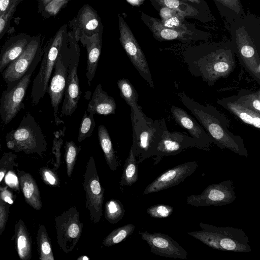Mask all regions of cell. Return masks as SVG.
Here are the masks:
<instances>
[{
    "label": "cell",
    "mask_w": 260,
    "mask_h": 260,
    "mask_svg": "<svg viewBox=\"0 0 260 260\" xmlns=\"http://www.w3.org/2000/svg\"><path fill=\"white\" fill-rule=\"evenodd\" d=\"M184 59L191 74L209 86L227 77L236 67L234 48L229 45L196 48L187 52Z\"/></svg>",
    "instance_id": "1"
},
{
    "label": "cell",
    "mask_w": 260,
    "mask_h": 260,
    "mask_svg": "<svg viewBox=\"0 0 260 260\" xmlns=\"http://www.w3.org/2000/svg\"><path fill=\"white\" fill-rule=\"evenodd\" d=\"M179 97L206 131L211 142L220 149H228L240 156H248L243 139L229 129L228 119L223 114L213 106L195 101L185 92L180 93Z\"/></svg>",
    "instance_id": "2"
},
{
    "label": "cell",
    "mask_w": 260,
    "mask_h": 260,
    "mask_svg": "<svg viewBox=\"0 0 260 260\" xmlns=\"http://www.w3.org/2000/svg\"><path fill=\"white\" fill-rule=\"evenodd\" d=\"M131 118L133 131L131 147L138 158V164L153 156L166 123L164 118L153 120L148 117L141 108L131 109Z\"/></svg>",
    "instance_id": "3"
},
{
    "label": "cell",
    "mask_w": 260,
    "mask_h": 260,
    "mask_svg": "<svg viewBox=\"0 0 260 260\" xmlns=\"http://www.w3.org/2000/svg\"><path fill=\"white\" fill-rule=\"evenodd\" d=\"M201 230L187 234L210 248L220 251L250 252L248 237L241 229L220 227L200 222Z\"/></svg>",
    "instance_id": "4"
},
{
    "label": "cell",
    "mask_w": 260,
    "mask_h": 260,
    "mask_svg": "<svg viewBox=\"0 0 260 260\" xmlns=\"http://www.w3.org/2000/svg\"><path fill=\"white\" fill-rule=\"evenodd\" d=\"M7 147L14 152L42 156L47 150V142L40 125L30 112L23 116L19 126L6 136Z\"/></svg>",
    "instance_id": "5"
},
{
    "label": "cell",
    "mask_w": 260,
    "mask_h": 260,
    "mask_svg": "<svg viewBox=\"0 0 260 260\" xmlns=\"http://www.w3.org/2000/svg\"><path fill=\"white\" fill-rule=\"evenodd\" d=\"M44 49L35 57L28 70L12 88L5 90L0 99V117L5 124H9L24 107L23 101L31 76L41 61Z\"/></svg>",
    "instance_id": "6"
},
{
    "label": "cell",
    "mask_w": 260,
    "mask_h": 260,
    "mask_svg": "<svg viewBox=\"0 0 260 260\" xmlns=\"http://www.w3.org/2000/svg\"><path fill=\"white\" fill-rule=\"evenodd\" d=\"M63 42L62 32L59 31L44 49L39 72L34 79L31 91L32 103H39L47 92L49 81Z\"/></svg>",
    "instance_id": "7"
},
{
    "label": "cell",
    "mask_w": 260,
    "mask_h": 260,
    "mask_svg": "<svg viewBox=\"0 0 260 260\" xmlns=\"http://www.w3.org/2000/svg\"><path fill=\"white\" fill-rule=\"evenodd\" d=\"M55 229L57 244L66 253L71 252L79 241L83 224L80 221V214L75 207L56 217Z\"/></svg>",
    "instance_id": "8"
},
{
    "label": "cell",
    "mask_w": 260,
    "mask_h": 260,
    "mask_svg": "<svg viewBox=\"0 0 260 260\" xmlns=\"http://www.w3.org/2000/svg\"><path fill=\"white\" fill-rule=\"evenodd\" d=\"M86 193V207L89 212L91 222L97 223L103 215L102 206L105 190L102 186L93 157H89L83 182Z\"/></svg>",
    "instance_id": "9"
},
{
    "label": "cell",
    "mask_w": 260,
    "mask_h": 260,
    "mask_svg": "<svg viewBox=\"0 0 260 260\" xmlns=\"http://www.w3.org/2000/svg\"><path fill=\"white\" fill-rule=\"evenodd\" d=\"M70 55L71 49L65 47L62 44L54 65L52 77L47 89V92L50 98L55 122L57 125L61 122L58 117V108L65 91Z\"/></svg>",
    "instance_id": "10"
},
{
    "label": "cell",
    "mask_w": 260,
    "mask_h": 260,
    "mask_svg": "<svg viewBox=\"0 0 260 260\" xmlns=\"http://www.w3.org/2000/svg\"><path fill=\"white\" fill-rule=\"evenodd\" d=\"M119 40L131 62L149 85L154 88L148 62L137 40L123 18L118 15Z\"/></svg>",
    "instance_id": "11"
},
{
    "label": "cell",
    "mask_w": 260,
    "mask_h": 260,
    "mask_svg": "<svg viewBox=\"0 0 260 260\" xmlns=\"http://www.w3.org/2000/svg\"><path fill=\"white\" fill-rule=\"evenodd\" d=\"M234 182L226 180L209 185L200 194L188 196L186 203L197 207L230 204L237 198Z\"/></svg>",
    "instance_id": "12"
},
{
    "label": "cell",
    "mask_w": 260,
    "mask_h": 260,
    "mask_svg": "<svg viewBox=\"0 0 260 260\" xmlns=\"http://www.w3.org/2000/svg\"><path fill=\"white\" fill-rule=\"evenodd\" d=\"M41 38L33 36L23 53L10 63L2 73L7 84L6 89L12 88L23 76L37 55L42 50Z\"/></svg>",
    "instance_id": "13"
},
{
    "label": "cell",
    "mask_w": 260,
    "mask_h": 260,
    "mask_svg": "<svg viewBox=\"0 0 260 260\" xmlns=\"http://www.w3.org/2000/svg\"><path fill=\"white\" fill-rule=\"evenodd\" d=\"M236 34L234 52L246 71L260 84V55L256 45L244 30Z\"/></svg>",
    "instance_id": "14"
},
{
    "label": "cell",
    "mask_w": 260,
    "mask_h": 260,
    "mask_svg": "<svg viewBox=\"0 0 260 260\" xmlns=\"http://www.w3.org/2000/svg\"><path fill=\"white\" fill-rule=\"evenodd\" d=\"M75 47L71 48L64 98L61 110V115L64 116H71L73 113L78 107L80 97L79 80L77 74L79 50L78 48Z\"/></svg>",
    "instance_id": "15"
},
{
    "label": "cell",
    "mask_w": 260,
    "mask_h": 260,
    "mask_svg": "<svg viewBox=\"0 0 260 260\" xmlns=\"http://www.w3.org/2000/svg\"><path fill=\"white\" fill-rule=\"evenodd\" d=\"M192 147L200 148L195 139L179 132H170L166 124L153 156L161 158L176 155Z\"/></svg>",
    "instance_id": "16"
},
{
    "label": "cell",
    "mask_w": 260,
    "mask_h": 260,
    "mask_svg": "<svg viewBox=\"0 0 260 260\" xmlns=\"http://www.w3.org/2000/svg\"><path fill=\"white\" fill-rule=\"evenodd\" d=\"M198 165L196 161L185 162L167 170L144 189L143 194L158 192L182 182L196 170Z\"/></svg>",
    "instance_id": "17"
},
{
    "label": "cell",
    "mask_w": 260,
    "mask_h": 260,
    "mask_svg": "<svg viewBox=\"0 0 260 260\" xmlns=\"http://www.w3.org/2000/svg\"><path fill=\"white\" fill-rule=\"evenodd\" d=\"M139 234L147 243L153 253L166 257L187 259V251L169 235L147 231L140 232Z\"/></svg>",
    "instance_id": "18"
},
{
    "label": "cell",
    "mask_w": 260,
    "mask_h": 260,
    "mask_svg": "<svg viewBox=\"0 0 260 260\" xmlns=\"http://www.w3.org/2000/svg\"><path fill=\"white\" fill-rule=\"evenodd\" d=\"M175 122L186 129L199 145V148L207 149L211 141L203 126L183 109L172 105L170 110Z\"/></svg>",
    "instance_id": "19"
},
{
    "label": "cell",
    "mask_w": 260,
    "mask_h": 260,
    "mask_svg": "<svg viewBox=\"0 0 260 260\" xmlns=\"http://www.w3.org/2000/svg\"><path fill=\"white\" fill-rule=\"evenodd\" d=\"M143 21L148 26L154 37L159 41L179 40L192 41L197 39L193 32L180 31L164 26L160 20L142 13Z\"/></svg>",
    "instance_id": "20"
},
{
    "label": "cell",
    "mask_w": 260,
    "mask_h": 260,
    "mask_svg": "<svg viewBox=\"0 0 260 260\" xmlns=\"http://www.w3.org/2000/svg\"><path fill=\"white\" fill-rule=\"evenodd\" d=\"M32 38L24 33H20L6 42L0 53V73L23 53Z\"/></svg>",
    "instance_id": "21"
},
{
    "label": "cell",
    "mask_w": 260,
    "mask_h": 260,
    "mask_svg": "<svg viewBox=\"0 0 260 260\" xmlns=\"http://www.w3.org/2000/svg\"><path fill=\"white\" fill-rule=\"evenodd\" d=\"M217 103L243 123L259 130L260 114L237 102L232 95L218 99Z\"/></svg>",
    "instance_id": "22"
},
{
    "label": "cell",
    "mask_w": 260,
    "mask_h": 260,
    "mask_svg": "<svg viewBox=\"0 0 260 260\" xmlns=\"http://www.w3.org/2000/svg\"><path fill=\"white\" fill-rule=\"evenodd\" d=\"M81 39L82 44L86 47L87 52L86 77L87 83L90 86L95 76L100 57L102 40L99 35H92L91 37L84 35Z\"/></svg>",
    "instance_id": "23"
},
{
    "label": "cell",
    "mask_w": 260,
    "mask_h": 260,
    "mask_svg": "<svg viewBox=\"0 0 260 260\" xmlns=\"http://www.w3.org/2000/svg\"><path fill=\"white\" fill-rule=\"evenodd\" d=\"M116 104L114 99L109 96L99 84L89 101L87 110L93 115L95 114L108 115L116 113Z\"/></svg>",
    "instance_id": "24"
},
{
    "label": "cell",
    "mask_w": 260,
    "mask_h": 260,
    "mask_svg": "<svg viewBox=\"0 0 260 260\" xmlns=\"http://www.w3.org/2000/svg\"><path fill=\"white\" fill-rule=\"evenodd\" d=\"M17 174L25 202L35 210H39L42 207V203L36 181L29 173L23 171L18 170Z\"/></svg>",
    "instance_id": "25"
},
{
    "label": "cell",
    "mask_w": 260,
    "mask_h": 260,
    "mask_svg": "<svg viewBox=\"0 0 260 260\" xmlns=\"http://www.w3.org/2000/svg\"><path fill=\"white\" fill-rule=\"evenodd\" d=\"M15 241L19 258L29 260L31 258V242L30 236L23 221L19 219L15 224Z\"/></svg>",
    "instance_id": "26"
},
{
    "label": "cell",
    "mask_w": 260,
    "mask_h": 260,
    "mask_svg": "<svg viewBox=\"0 0 260 260\" xmlns=\"http://www.w3.org/2000/svg\"><path fill=\"white\" fill-rule=\"evenodd\" d=\"M98 131L99 143L106 162L111 170L116 171L118 166L117 157L113 149L109 132L103 125L99 126Z\"/></svg>",
    "instance_id": "27"
},
{
    "label": "cell",
    "mask_w": 260,
    "mask_h": 260,
    "mask_svg": "<svg viewBox=\"0 0 260 260\" xmlns=\"http://www.w3.org/2000/svg\"><path fill=\"white\" fill-rule=\"evenodd\" d=\"M157 8L161 18L160 21L164 26L180 31L192 32L185 22V17L180 13L165 7Z\"/></svg>",
    "instance_id": "28"
},
{
    "label": "cell",
    "mask_w": 260,
    "mask_h": 260,
    "mask_svg": "<svg viewBox=\"0 0 260 260\" xmlns=\"http://www.w3.org/2000/svg\"><path fill=\"white\" fill-rule=\"evenodd\" d=\"M150 1L156 8L167 7L177 11L185 17L198 18L199 17V11L196 8L182 0Z\"/></svg>",
    "instance_id": "29"
},
{
    "label": "cell",
    "mask_w": 260,
    "mask_h": 260,
    "mask_svg": "<svg viewBox=\"0 0 260 260\" xmlns=\"http://www.w3.org/2000/svg\"><path fill=\"white\" fill-rule=\"evenodd\" d=\"M138 179V168L137 158L132 147L127 157L119 184L121 186H131Z\"/></svg>",
    "instance_id": "30"
},
{
    "label": "cell",
    "mask_w": 260,
    "mask_h": 260,
    "mask_svg": "<svg viewBox=\"0 0 260 260\" xmlns=\"http://www.w3.org/2000/svg\"><path fill=\"white\" fill-rule=\"evenodd\" d=\"M238 103L260 114V90L253 91L242 89L232 95Z\"/></svg>",
    "instance_id": "31"
},
{
    "label": "cell",
    "mask_w": 260,
    "mask_h": 260,
    "mask_svg": "<svg viewBox=\"0 0 260 260\" xmlns=\"http://www.w3.org/2000/svg\"><path fill=\"white\" fill-rule=\"evenodd\" d=\"M37 241L41 260H54L50 239L45 226L40 224L37 232Z\"/></svg>",
    "instance_id": "32"
},
{
    "label": "cell",
    "mask_w": 260,
    "mask_h": 260,
    "mask_svg": "<svg viewBox=\"0 0 260 260\" xmlns=\"http://www.w3.org/2000/svg\"><path fill=\"white\" fill-rule=\"evenodd\" d=\"M117 85L121 97L131 109L137 110L141 108L138 104V94L132 84L126 79L117 81Z\"/></svg>",
    "instance_id": "33"
},
{
    "label": "cell",
    "mask_w": 260,
    "mask_h": 260,
    "mask_svg": "<svg viewBox=\"0 0 260 260\" xmlns=\"http://www.w3.org/2000/svg\"><path fill=\"white\" fill-rule=\"evenodd\" d=\"M124 207L119 200L111 199L105 203L104 215L109 223H117L124 216Z\"/></svg>",
    "instance_id": "34"
},
{
    "label": "cell",
    "mask_w": 260,
    "mask_h": 260,
    "mask_svg": "<svg viewBox=\"0 0 260 260\" xmlns=\"http://www.w3.org/2000/svg\"><path fill=\"white\" fill-rule=\"evenodd\" d=\"M135 226L132 223H128L112 231L104 239L102 244L106 247H110L124 240L134 231Z\"/></svg>",
    "instance_id": "35"
},
{
    "label": "cell",
    "mask_w": 260,
    "mask_h": 260,
    "mask_svg": "<svg viewBox=\"0 0 260 260\" xmlns=\"http://www.w3.org/2000/svg\"><path fill=\"white\" fill-rule=\"evenodd\" d=\"M64 148L67 175L70 178L81 148L78 147L72 141H66Z\"/></svg>",
    "instance_id": "36"
},
{
    "label": "cell",
    "mask_w": 260,
    "mask_h": 260,
    "mask_svg": "<svg viewBox=\"0 0 260 260\" xmlns=\"http://www.w3.org/2000/svg\"><path fill=\"white\" fill-rule=\"evenodd\" d=\"M92 113L87 115L85 111L82 118L79 126L78 141L81 142L87 137H90L95 126V122Z\"/></svg>",
    "instance_id": "37"
},
{
    "label": "cell",
    "mask_w": 260,
    "mask_h": 260,
    "mask_svg": "<svg viewBox=\"0 0 260 260\" xmlns=\"http://www.w3.org/2000/svg\"><path fill=\"white\" fill-rule=\"evenodd\" d=\"M20 0H14L6 12L0 17V40L7 31Z\"/></svg>",
    "instance_id": "38"
},
{
    "label": "cell",
    "mask_w": 260,
    "mask_h": 260,
    "mask_svg": "<svg viewBox=\"0 0 260 260\" xmlns=\"http://www.w3.org/2000/svg\"><path fill=\"white\" fill-rule=\"evenodd\" d=\"M220 8L228 10L234 16L240 17L244 14V10L240 0H214Z\"/></svg>",
    "instance_id": "39"
},
{
    "label": "cell",
    "mask_w": 260,
    "mask_h": 260,
    "mask_svg": "<svg viewBox=\"0 0 260 260\" xmlns=\"http://www.w3.org/2000/svg\"><path fill=\"white\" fill-rule=\"evenodd\" d=\"M17 156L11 152H5L0 158V182L4 178L6 174L17 164L15 160Z\"/></svg>",
    "instance_id": "40"
},
{
    "label": "cell",
    "mask_w": 260,
    "mask_h": 260,
    "mask_svg": "<svg viewBox=\"0 0 260 260\" xmlns=\"http://www.w3.org/2000/svg\"><path fill=\"white\" fill-rule=\"evenodd\" d=\"M172 206L166 204H157L147 208L146 212L150 216L156 218H165L170 216L173 213Z\"/></svg>",
    "instance_id": "41"
},
{
    "label": "cell",
    "mask_w": 260,
    "mask_h": 260,
    "mask_svg": "<svg viewBox=\"0 0 260 260\" xmlns=\"http://www.w3.org/2000/svg\"><path fill=\"white\" fill-rule=\"evenodd\" d=\"M68 1V0H52L46 6L41 13L42 15L44 17H48L56 15Z\"/></svg>",
    "instance_id": "42"
},
{
    "label": "cell",
    "mask_w": 260,
    "mask_h": 260,
    "mask_svg": "<svg viewBox=\"0 0 260 260\" xmlns=\"http://www.w3.org/2000/svg\"><path fill=\"white\" fill-rule=\"evenodd\" d=\"M40 172L46 184L53 186H59V179L53 171L48 168L43 167L40 169Z\"/></svg>",
    "instance_id": "43"
},
{
    "label": "cell",
    "mask_w": 260,
    "mask_h": 260,
    "mask_svg": "<svg viewBox=\"0 0 260 260\" xmlns=\"http://www.w3.org/2000/svg\"><path fill=\"white\" fill-rule=\"evenodd\" d=\"M63 140L60 138H54L53 141L52 153L54 154L55 157V161L54 164V171L56 170L59 167L61 164V152L60 148L62 145Z\"/></svg>",
    "instance_id": "44"
},
{
    "label": "cell",
    "mask_w": 260,
    "mask_h": 260,
    "mask_svg": "<svg viewBox=\"0 0 260 260\" xmlns=\"http://www.w3.org/2000/svg\"><path fill=\"white\" fill-rule=\"evenodd\" d=\"M9 205L0 197V235L5 230L9 215Z\"/></svg>",
    "instance_id": "45"
},
{
    "label": "cell",
    "mask_w": 260,
    "mask_h": 260,
    "mask_svg": "<svg viewBox=\"0 0 260 260\" xmlns=\"http://www.w3.org/2000/svg\"><path fill=\"white\" fill-rule=\"evenodd\" d=\"M13 170L9 171L5 175L6 183L10 187L18 191L19 190V179Z\"/></svg>",
    "instance_id": "46"
},
{
    "label": "cell",
    "mask_w": 260,
    "mask_h": 260,
    "mask_svg": "<svg viewBox=\"0 0 260 260\" xmlns=\"http://www.w3.org/2000/svg\"><path fill=\"white\" fill-rule=\"evenodd\" d=\"M82 24L81 26L84 27L83 29H85L86 30L91 31L95 29L99 26V22L98 20L95 18V16H93L91 18H89L88 21L85 20H81Z\"/></svg>",
    "instance_id": "47"
},
{
    "label": "cell",
    "mask_w": 260,
    "mask_h": 260,
    "mask_svg": "<svg viewBox=\"0 0 260 260\" xmlns=\"http://www.w3.org/2000/svg\"><path fill=\"white\" fill-rule=\"evenodd\" d=\"M0 197L9 204H12L14 202L13 194L7 187H0Z\"/></svg>",
    "instance_id": "48"
},
{
    "label": "cell",
    "mask_w": 260,
    "mask_h": 260,
    "mask_svg": "<svg viewBox=\"0 0 260 260\" xmlns=\"http://www.w3.org/2000/svg\"><path fill=\"white\" fill-rule=\"evenodd\" d=\"M14 0H0V17L6 12Z\"/></svg>",
    "instance_id": "49"
},
{
    "label": "cell",
    "mask_w": 260,
    "mask_h": 260,
    "mask_svg": "<svg viewBox=\"0 0 260 260\" xmlns=\"http://www.w3.org/2000/svg\"><path fill=\"white\" fill-rule=\"evenodd\" d=\"M52 0H37L38 2V12L40 13H42L44 10L46 6L50 3Z\"/></svg>",
    "instance_id": "50"
},
{
    "label": "cell",
    "mask_w": 260,
    "mask_h": 260,
    "mask_svg": "<svg viewBox=\"0 0 260 260\" xmlns=\"http://www.w3.org/2000/svg\"><path fill=\"white\" fill-rule=\"evenodd\" d=\"M188 1L190 3H191L192 4H196L197 5H203V4H206V3L205 2V1H204L203 0H183V1Z\"/></svg>",
    "instance_id": "51"
},
{
    "label": "cell",
    "mask_w": 260,
    "mask_h": 260,
    "mask_svg": "<svg viewBox=\"0 0 260 260\" xmlns=\"http://www.w3.org/2000/svg\"><path fill=\"white\" fill-rule=\"evenodd\" d=\"M78 260H89V258L86 255H82L77 258Z\"/></svg>",
    "instance_id": "52"
},
{
    "label": "cell",
    "mask_w": 260,
    "mask_h": 260,
    "mask_svg": "<svg viewBox=\"0 0 260 260\" xmlns=\"http://www.w3.org/2000/svg\"><path fill=\"white\" fill-rule=\"evenodd\" d=\"M20 1H21V2L23 1L24 0H20Z\"/></svg>",
    "instance_id": "53"
}]
</instances>
